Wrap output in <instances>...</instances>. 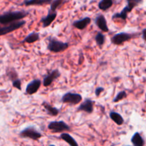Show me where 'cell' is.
Masks as SVG:
<instances>
[{
  "label": "cell",
  "instance_id": "6da1fadb",
  "mask_svg": "<svg viewBox=\"0 0 146 146\" xmlns=\"http://www.w3.org/2000/svg\"><path fill=\"white\" fill-rule=\"evenodd\" d=\"M28 14V12L24 11H8L0 15V24L6 25L14 21H20L27 17Z\"/></svg>",
  "mask_w": 146,
  "mask_h": 146
},
{
  "label": "cell",
  "instance_id": "7a4b0ae2",
  "mask_svg": "<svg viewBox=\"0 0 146 146\" xmlns=\"http://www.w3.org/2000/svg\"><path fill=\"white\" fill-rule=\"evenodd\" d=\"M68 48V44L58 41L56 38H49L47 48L48 51L54 53L63 52Z\"/></svg>",
  "mask_w": 146,
  "mask_h": 146
},
{
  "label": "cell",
  "instance_id": "3957f363",
  "mask_svg": "<svg viewBox=\"0 0 146 146\" xmlns=\"http://www.w3.org/2000/svg\"><path fill=\"white\" fill-rule=\"evenodd\" d=\"M19 136L23 138H29L33 141H38L42 137V135L34 127L29 126L20 132Z\"/></svg>",
  "mask_w": 146,
  "mask_h": 146
},
{
  "label": "cell",
  "instance_id": "277c9868",
  "mask_svg": "<svg viewBox=\"0 0 146 146\" xmlns=\"http://www.w3.org/2000/svg\"><path fill=\"white\" fill-rule=\"evenodd\" d=\"M26 24V21L24 20H20V21H14V22L10 23L9 24H6L4 27H0V36H4L7 34L16 31L19 29L21 28Z\"/></svg>",
  "mask_w": 146,
  "mask_h": 146
},
{
  "label": "cell",
  "instance_id": "5b68a950",
  "mask_svg": "<svg viewBox=\"0 0 146 146\" xmlns=\"http://www.w3.org/2000/svg\"><path fill=\"white\" fill-rule=\"evenodd\" d=\"M48 130L53 133H63L71 130L69 125L66 123L64 121H52L48 125Z\"/></svg>",
  "mask_w": 146,
  "mask_h": 146
},
{
  "label": "cell",
  "instance_id": "8992f818",
  "mask_svg": "<svg viewBox=\"0 0 146 146\" xmlns=\"http://www.w3.org/2000/svg\"><path fill=\"white\" fill-rule=\"evenodd\" d=\"M83 98L81 94L75 93L68 92L64 94L62 97V102L64 104H68L71 105H77L82 101Z\"/></svg>",
  "mask_w": 146,
  "mask_h": 146
},
{
  "label": "cell",
  "instance_id": "52a82bcc",
  "mask_svg": "<svg viewBox=\"0 0 146 146\" xmlns=\"http://www.w3.org/2000/svg\"><path fill=\"white\" fill-rule=\"evenodd\" d=\"M132 36L125 32H121L116 34L111 38V42L115 45H121L123 43L129 41Z\"/></svg>",
  "mask_w": 146,
  "mask_h": 146
},
{
  "label": "cell",
  "instance_id": "ba28073f",
  "mask_svg": "<svg viewBox=\"0 0 146 146\" xmlns=\"http://www.w3.org/2000/svg\"><path fill=\"white\" fill-rule=\"evenodd\" d=\"M61 76V73L58 69H55L51 71L48 75H47L43 80V85L44 87H48L51 85L54 80L58 78Z\"/></svg>",
  "mask_w": 146,
  "mask_h": 146
},
{
  "label": "cell",
  "instance_id": "9c48e42d",
  "mask_svg": "<svg viewBox=\"0 0 146 146\" xmlns=\"http://www.w3.org/2000/svg\"><path fill=\"white\" fill-rule=\"evenodd\" d=\"M41 81L38 79H34L31 81L29 84L27 85L26 88V93L29 95H33L36 94L39 89L41 86Z\"/></svg>",
  "mask_w": 146,
  "mask_h": 146
},
{
  "label": "cell",
  "instance_id": "30bf717a",
  "mask_svg": "<svg viewBox=\"0 0 146 146\" xmlns=\"http://www.w3.org/2000/svg\"><path fill=\"white\" fill-rule=\"evenodd\" d=\"M56 11H51V10H49L46 17H43L41 19V23L42 24V27H44V28L49 27V26L52 24L53 21L55 20V19L56 18Z\"/></svg>",
  "mask_w": 146,
  "mask_h": 146
},
{
  "label": "cell",
  "instance_id": "8fae6325",
  "mask_svg": "<svg viewBox=\"0 0 146 146\" xmlns=\"http://www.w3.org/2000/svg\"><path fill=\"white\" fill-rule=\"evenodd\" d=\"M95 23L97 27H98V29H101V31H103V32H108L109 31L108 24H107V21L103 14H100L96 17Z\"/></svg>",
  "mask_w": 146,
  "mask_h": 146
},
{
  "label": "cell",
  "instance_id": "7c38bea8",
  "mask_svg": "<svg viewBox=\"0 0 146 146\" xmlns=\"http://www.w3.org/2000/svg\"><path fill=\"white\" fill-rule=\"evenodd\" d=\"M78 111H84L91 113L94 111V101L91 99H86L78 108Z\"/></svg>",
  "mask_w": 146,
  "mask_h": 146
},
{
  "label": "cell",
  "instance_id": "4fadbf2b",
  "mask_svg": "<svg viewBox=\"0 0 146 146\" xmlns=\"http://www.w3.org/2000/svg\"><path fill=\"white\" fill-rule=\"evenodd\" d=\"M91 22V19L89 17H85L82 19L77 20L73 23V26L79 30H83L86 28Z\"/></svg>",
  "mask_w": 146,
  "mask_h": 146
},
{
  "label": "cell",
  "instance_id": "5bb4252c",
  "mask_svg": "<svg viewBox=\"0 0 146 146\" xmlns=\"http://www.w3.org/2000/svg\"><path fill=\"white\" fill-rule=\"evenodd\" d=\"M42 106L48 115H52V116H56V115H58L59 114V110L58 108H55V107H53L52 106L50 105L49 104H48L46 101L43 102Z\"/></svg>",
  "mask_w": 146,
  "mask_h": 146
},
{
  "label": "cell",
  "instance_id": "9a60e30c",
  "mask_svg": "<svg viewBox=\"0 0 146 146\" xmlns=\"http://www.w3.org/2000/svg\"><path fill=\"white\" fill-rule=\"evenodd\" d=\"M52 0H26L24 4L25 6H41L50 4Z\"/></svg>",
  "mask_w": 146,
  "mask_h": 146
},
{
  "label": "cell",
  "instance_id": "2e32d148",
  "mask_svg": "<svg viewBox=\"0 0 146 146\" xmlns=\"http://www.w3.org/2000/svg\"><path fill=\"white\" fill-rule=\"evenodd\" d=\"M39 33L36 32V31H32L29 35H27V36L25 37V38L22 41V43L32 44V43H34L38 41L39 39Z\"/></svg>",
  "mask_w": 146,
  "mask_h": 146
},
{
  "label": "cell",
  "instance_id": "e0dca14e",
  "mask_svg": "<svg viewBox=\"0 0 146 146\" xmlns=\"http://www.w3.org/2000/svg\"><path fill=\"white\" fill-rule=\"evenodd\" d=\"M131 11H132V10H131L128 6H126V7H125L123 9V10L121 11V12L116 13V14H114V15L112 17V19H121L125 21L127 19V17H128V13L131 12Z\"/></svg>",
  "mask_w": 146,
  "mask_h": 146
},
{
  "label": "cell",
  "instance_id": "ac0fdd59",
  "mask_svg": "<svg viewBox=\"0 0 146 146\" xmlns=\"http://www.w3.org/2000/svg\"><path fill=\"white\" fill-rule=\"evenodd\" d=\"M60 138L65 141L66 143L68 144L70 146H78V144L76 141V140L71 136L70 134L67 133H63L61 135H60Z\"/></svg>",
  "mask_w": 146,
  "mask_h": 146
},
{
  "label": "cell",
  "instance_id": "d6986e66",
  "mask_svg": "<svg viewBox=\"0 0 146 146\" xmlns=\"http://www.w3.org/2000/svg\"><path fill=\"white\" fill-rule=\"evenodd\" d=\"M110 118L118 125H122L124 123V119L122 115L115 111H111L110 113Z\"/></svg>",
  "mask_w": 146,
  "mask_h": 146
},
{
  "label": "cell",
  "instance_id": "ffe728a7",
  "mask_svg": "<svg viewBox=\"0 0 146 146\" xmlns=\"http://www.w3.org/2000/svg\"><path fill=\"white\" fill-rule=\"evenodd\" d=\"M131 143L134 146H144V140L139 133H135L131 138Z\"/></svg>",
  "mask_w": 146,
  "mask_h": 146
},
{
  "label": "cell",
  "instance_id": "44dd1931",
  "mask_svg": "<svg viewBox=\"0 0 146 146\" xmlns=\"http://www.w3.org/2000/svg\"><path fill=\"white\" fill-rule=\"evenodd\" d=\"M113 4V0H101L98 3V8L102 11H106L112 7Z\"/></svg>",
  "mask_w": 146,
  "mask_h": 146
},
{
  "label": "cell",
  "instance_id": "7402d4cb",
  "mask_svg": "<svg viewBox=\"0 0 146 146\" xmlns=\"http://www.w3.org/2000/svg\"><path fill=\"white\" fill-rule=\"evenodd\" d=\"M96 42L97 45L101 48L103 46V45L105 43V36L102 34L101 32H98V34H96L95 37Z\"/></svg>",
  "mask_w": 146,
  "mask_h": 146
},
{
  "label": "cell",
  "instance_id": "603a6c76",
  "mask_svg": "<svg viewBox=\"0 0 146 146\" xmlns=\"http://www.w3.org/2000/svg\"><path fill=\"white\" fill-rule=\"evenodd\" d=\"M64 2V0H52L51 4V7L50 9L52 11H56V10Z\"/></svg>",
  "mask_w": 146,
  "mask_h": 146
},
{
  "label": "cell",
  "instance_id": "cb8c5ba5",
  "mask_svg": "<svg viewBox=\"0 0 146 146\" xmlns=\"http://www.w3.org/2000/svg\"><path fill=\"white\" fill-rule=\"evenodd\" d=\"M126 97H127L126 92H125V91H121V92H119L118 94H117V96L115 97V98L113 99V103H118V102H119V101L123 100L124 98H125Z\"/></svg>",
  "mask_w": 146,
  "mask_h": 146
},
{
  "label": "cell",
  "instance_id": "d4e9b609",
  "mask_svg": "<svg viewBox=\"0 0 146 146\" xmlns=\"http://www.w3.org/2000/svg\"><path fill=\"white\" fill-rule=\"evenodd\" d=\"M127 2H128V7L131 9V10L133 9L135 7L138 5L139 4H141L143 1V0H126Z\"/></svg>",
  "mask_w": 146,
  "mask_h": 146
},
{
  "label": "cell",
  "instance_id": "484cf974",
  "mask_svg": "<svg viewBox=\"0 0 146 146\" xmlns=\"http://www.w3.org/2000/svg\"><path fill=\"white\" fill-rule=\"evenodd\" d=\"M12 86L14 88H17L19 90H21V80L19 78H15L12 82Z\"/></svg>",
  "mask_w": 146,
  "mask_h": 146
},
{
  "label": "cell",
  "instance_id": "4316f807",
  "mask_svg": "<svg viewBox=\"0 0 146 146\" xmlns=\"http://www.w3.org/2000/svg\"><path fill=\"white\" fill-rule=\"evenodd\" d=\"M104 88H102V87H98L95 90V94L96 96H99L101 94V93L104 92Z\"/></svg>",
  "mask_w": 146,
  "mask_h": 146
},
{
  "label": "cell",
  "instance_id": "83f0119b",
  "mask_svg": "<svg viewBox=\"0 0 146 146\" xmlns=\"http://www.w3.org/2000/svg\"><path fill=\"white\" fill-rule=\"evenodd\" d=\"M143 38L146 41V29L143 30Z\"/></svg>",
  "mask_w": 146,
  "mask_h": 146
},
{
  "label": "cell",
  "instance_id": "f1b7e54d",
  "mask_svg": "<svg viewBox=\"0 0 146 146\" xmlns=\"http://www.w3.org/2000/svg\"><path fill=\"white\" fill-rule=\"evenodd\" d=\"M49 146H55L54 145H49Z\"/></svg>",
  "mask_w": 146,
  "mask_h": 146
},
{
  "label": "cell",
  "instance_id": "f546056e",
  "mask_svg": "<svg viewBox=\"0 0 146 146\" xmlns=\"http://www.w3.org/2000/svg\"><path fill=\"white\" fill-rule=\"evenodd\" d=\"M145 97H146V94H145Z\"/></svg>",
  "mask_w": 146,
  "mask_h": 146
}]
</instances>
